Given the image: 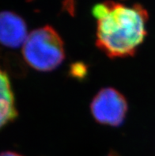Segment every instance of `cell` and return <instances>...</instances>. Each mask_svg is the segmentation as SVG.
Masks as SVG:
<instances>
[{
  "mask_svg": "<svg viewBox=\"0 0 155 156\" xmlns=\"http://www.w3.org/2000/svg\"><path fill=\"white\" fill-rule=\"evenodd\" d=\"M28 35L27 26L22 17L8 10L0 12V44L17 48L23 45Z\"/></svg>",
  "mask_w": 155,
  "mask_h": 156,
  "instance_id": "obj_4",
  "label": "cell"
},
{
  "mask_svg": "<svg viewBox=\"0 0 155 156\" xmlns=\"http://www.w3.org/2000/svg\"><path fill=\"white\" fill-rule=\"evenodd\" d=\"M22 55L28 65L42 72L56 69L65 59L62 37L51 26L32 31L22 45Z\"/></svg>",
  "mask_w": 155,
  "mask_h": 156,
  "instance_id": "obj_2",
  "label": "cell"
},
{
  "mask_svg": "<svg viewBox=\"0 0 155 156\" xmlns=\"http://www.w3.org/2000/svg\"><path fill=\"white\" fill-rule=\"evenodd\" d=\"M18 116L10 79L0 68V129Z\"/></svg>",
  "mask_w": 155,
  "mask_h": 156,
  "instance_id": "obj_5",
  "label": "cell"
},
{
  "mask_svg": "<svg viewBox=\"0 0 155 156\" xmlns=\"http://www.w3.org/2000/svg\"><path fill=\"white\" fill-rule=\"evenodd\" d=\"M71 73L72 76L77 79H83L86 74V67L82 63H76L71 67Z\"/></svg>",
  "mask_w": 155,
  "mask_h": 156,
  "instance_id": "obj_6",
  "label": "cell"
},
{
  "mask_svg": "<svg viewBox=\"0 0 155 156\" xmlns=\"http://www.w3.org/2000/svg\"><path fill=\"white\" fill-rule=\"evenodd\" d=\"M93 117L99 124L118 127L124 123L128 111L125 97L112 87L98 91L90 104Z\"/></svg>",
  "mask_w": 155,
  "mask_h": 156,
  "instance_id": "obj_3",
  "label": "cell"
},
{
  "mask_svg": "<svg viewBox=\"0 0 155 156\" xmlns=\"http://www.w3.org/2000/svg\"><path fill=\"white\" fill-rule=\"evenodd\" d=\"M107 156H119V155H118L116 152H114V151H111V152H110Z\"/></svg>",
  "mask_w": 155,
  "mask_h": 156,
  "instance_id": "obj_8",
  "label": "cell"
},
{
  "mask_svg": "<svg viewBox=\"0 0 155 156\" xmlns=\"http://www.w3.org/2000/svg\"><path fill=\"white\" fill-rule=\"evenodd\" d=\"M0 156H22V154H18L17 152H14V151H3V152L0 153Z\"/></svg>",
  "mask_w": 155,
  "mask_h": 156,
  "instance_id": "obj_7",
  "label": "cell"
},
{
  "mask_svg": "<svg viewBox=\"0 0 155 156\" xmlns=\"http://www.w3.org/2000/svg\"><path fill=\"white\" fill-rule=\"evenodd\" d=\"M96 45L111 59L131 57L146 37L148 13L141 5L106 1L96 4Z\"/></svg>",
  "mask_w": 155,
  "mask_h": 156,
  "instance_id": "obj_1",
  "label": "cell"
}]
</instances>
